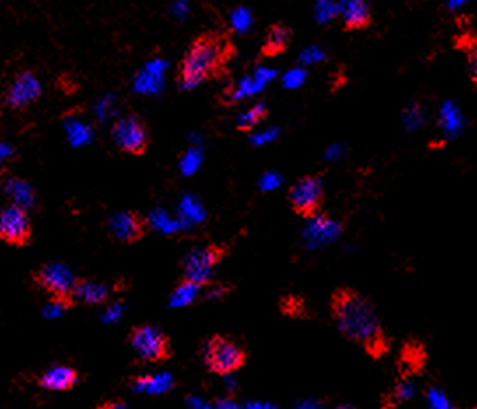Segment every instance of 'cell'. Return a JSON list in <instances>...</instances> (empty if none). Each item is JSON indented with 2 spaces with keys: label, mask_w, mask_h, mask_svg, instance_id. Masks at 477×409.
I'll list each match as a JSON object with an SVG mask.
<instances>
[{
  "label": "cell",
  "mask_w": 477,
  "mask_h": 409,
  "mask_svg": "<svg viewBox=\"0 0 477 409\" xmlns=\"http://www.w3.org/2000/svg\"><path fill=\"white\" fill-rule=\"evenodd\" d=\"M463 2H449V8H458V6H462Z\"/></svg>",
  "instance_id": "e575fe53"
},
{
  "label": "cell",
  "mask_w": 477,
  "mask_h": 409,
  "mask_svg": "<svg viewBox=\"0 0 477 409\" xmlns=\"http://www.w3.org/2000/svg\"><path fill=\"white\" fill-rule=\"evenodd\" d=\"M69 306H70L69 302H63V300L51 299V302L46 304V307H44V311H42V313H44L46 318L53 320V318H58L60 314H62L63 311H65Z\"/></svg>",
  "instance_id": "603a6c76"
},
{
  "label": "cell",
  "mask_w": 477,
  "mask_h": 409,
  "mask_svg": "<svg viewBox=\"0 0 477 409\" xmlns=\"http://www.w3.org/2000/svg\"><path fill=\"white\" fill-rule=\"evenodd\" d=\"M325 55H323V51H319V50H316V48H312V50H307V51H304V55H302V62H316V60H319V58H323Z\"/></svg>",
  "instance_id": "83f0119b"
},
{
  "label": "cell",
  "mask_w": 477,
  "mask_h": 409,
  "mask_svg": "<svg viewBox=\"0 0 477 409\" xmlns=\"http://www.w3.org/2000/svg\"><path fill=\"white\" fill-rule=\"evenodd\" d=\"M130 346L144 362H163L172 355L167 335L151 325H139L130 332Z\"/></svg>",
  "instance_id": "52a82bcc"
},
{
  "label": "cell",
  "mask_w": 477,
  "mask_h": 409,
  "mask_svg": "<svg viewBox=\"0 0 477 409\" xmlns=\"http://www.w3.org/2000/svg\"><path fill=\"white\" fill-rule=\"evenodd\" d=\"M111 295V288L105 283L91 281V279H79L74 288V297L86 304H104Z\"/></svg>",
  "instance_id": "9a60e30c"
},
{
  "label": "cell",
  "mask_w": 477,
  "mask_h": 409,
  "mask_svg": "<svg viewBox=\"0 0 477 409\" xmlns=\"http://www.w3.org/2000/svg\"><path fill=\"white\" fill-rule=\"evenodd\" d=\"M147 227V218L137 211H121L109 218V234L123 244H133L142 239Z\"/></svg>",
  "instance_id": "9c48e42d"
},
{
  "label": "cell",
  "mask_w": 477,
  "mask_h": 409,
  "mask_svg": "<svg viewBox=\"0 0 477 409\" xmlns=\"http://www.w3.org/2000/svg\"><path fill=\"white\" fill-rule=\"evenodd\" d=\"M30 222L27 211L18 206H7L0 211V239L7 244L23 246L30 239Z\"/></svg>",
  "instance_id": "30bf717a"
},
{
  "label": "cell",
  "mask_w": 477,
  "mask_h": 409,
  "mask_svg": "<svg viewBox=\"0 0 477 409\" xmlns=\"http://www.w3.org/2000/svg\"><path fill=\"white\" fill-rule=\"evenodd\" d=\"M98 409H128V408H126L125 402L112 401V402H105V404H102Z\"/></svg>",
  "instance_id": "4dcf8cb0"
},
{
  "label": "cell",
  "mask_w": 477,
  "mask_h": 409,
  "mask_svg": "<svg viewBox=\"0 0 477 409\" xmlns=\"http://www.w3.org/2000/svg\"><path fill=\"white\" fill-rule=\"evenodd\" d=\"M63 127H65V134L72 146H84L91 141V138H93L91 128L88 127L86 123H83V121L77 120V118H74V116L67 118Z\"/></svg>",
  "instance_id": "ac0fdd59"
},
{
  "label": "cell",
  "mask_w": 477,
  "mask_h": 409,
  "mask_svg": "<svg viewBox=\"0 0 477 409\" xmlns=\"http://www.w3.org/2000/svg\"><path fill=\"white\" fill-rule=\"evenodd\" d=\"M77 383V370L72 367L58 366L46 370L39 380V384L49 391H63L70 390Z\"/></svg>",
  "instance_id": "5bb4252c"
},
{
  "label": "cell",
  "mask_w": 477,
  "mask_h": 409,
  "mask_svg": "<svg viewBox=\"0 0 477 409\" xmlns=\"http://www.w3.org/2000/svg\"><path fill=\"white\" fill-rule=\"evenodd\" d=\"M112 141L126 155L140 156L149 148V128L137 114H128L112 125Z\"/></svg>",
  "instance_id": "8992f818"
},
{
  "label": "cell",
  "mask_w": 477,
  "mask_h": 409,
  "mask_svg": "<svg viewBox=\"0 0 477 409\" xmlns=\"http://www.w3.org/2000/svg\"><path fill=\"white\" fill-rule=\"evenodd\" d=\"M13 153H14L13 146H9V145H0V163L6 162V160L9 159V156L13 155Z\"/></svg>",
  "instance_id": "f546056e"
},
{
  "label": "cell",
  "mask_w": 477,
  "mask_h": 409,
  "mask_svg": "<svg viewBox=\"0 0 477 409\" xmlns=\"http://www.w3.org/2000/svg\"><path fill=\"white\" fill-rule=\"evenodd\" d=\"M228 253L227 244H207L195 248L182 258V279L193 285H209L213 271Z\"/></svg>",
  "instance_id": "277c9868"
},
{
  "label": "cell",
  "mask_w": 477,
  "mask_h": 409,
  "mask_svg": "<svg viewBox=\"0 0 477 409\" xmlns=\"http://www.w3.org/2000/svg\"><path fill=\"white\" fill-rule=\"evenodd\" d=\"M291 32L290 27L283 25V23H274L269 30H267L265 41L262 44V57L272 58L277 55L284 53L291 43Z\"/></svg>",
  "instance_id": "4fadbf2b"
},
{
  "label": "cell",
  "mask_w": 477,
  "mask_h": 409,
  "mask_svg": "<svg viewBox=\"0 0 477 409\" xmlns=\"http://www.w3.org/2000/svg\"><path fill=\"white\" fill-rule=\"evenodd\" d=\"M231 23H234V29L238 32H244L251 25V15H249L248 9H237L231 16Z\"/></svg>",
  "instance_id": "7402d4cb"
},
{
  "label": "cell",
  "mask_w": 477,
  "mask_h": 409,
  "mask_svg": "<svg viewBox=\"0 0 477 409\" xmlns=\"http://www.w3.org/2000/svg\"><path fill=\"white\" fill-rule=\"evenodd\" d=\"M174 384L172 376L167 373L151 374V376H140L133 381V390L139 394H149V395H160L168 391Z\"/></svg>",
  "instance_id": "e0dca14e"
},
{
  "label": "cell",
  "mask_w": 477,
  "mask_h": 409,
  "mask_svg": "<svg viewBox=\"0 0 477 409\" xmlns=\"http://www.w3.org/2000/svg\"><path fill=\"white\" fill-rule=\"evenodd\" d=\"M203 362L210 373L230 376L246 363V351L241 344L223 335H214L203 346Z\"/></svg>",
  "instance_id": "3957f363"
},
{
  "label": "cell",
  "mask_w": 477,
  "mask_h": 409,
  "mask_svg": "<svg viewBox=\"0 0 477 409\" xmlns=\"http://www.w3.org/2000/svg\"><path fill=\"white\" fill-rule=\"evenodd\" d=\"M332 316L344 337L360 344L368 355L379 358L388 351L389 342L375 307L356 290H335L332 297Z\"/></svg>",
  "instance_id": "6da1fadb"
},
{
  "label": "cell",
  "mask_w": 477,
  "mask_h": 409,
  "mask_svg": "<svg viewBox=\"0 0 477 409\" xmlns=\"http://www.w3.org/2000/svg\"><path fill=\"white\" fill-rule=\"evenodd\" d=\"M223 293H227V286H220V285H209V288H207L206 295L207 297H220L223 295Z\"/></svg>",
  "instance_id": "f1b7e54d"
},
{
  "label": "cell",
  "mask_w": 477,
  "mask_h": 409,
  "mask_svg": "<svg viewBox=\"0 0 477 409\" xmlns=\"http://www.w3.org/2000/svg\"><path fill=\"white\" fill-rule=\"evenodd\" d=\"M121 313H123V306L121 304H112V306H109L107 309L104 311V314H102V320L105 321V323H114V321H118L119 318H121Z\"/></svg>",
  "instance_id": "d4e9b609"
},
{
  "label": "cell",
  "mask_w": 477,
  "mask_h": 409,
  "mask_svg": "<svg viewBox=\"0 0 477 409\" xmlns=\"http://www.w3.org/2000/svg\"><path fill=\"white\" fill-rule=\"evenodd\" d=\"M200 288H202V286L193 285V283L182 279V281L175 286L174 292H172L170 307H184L188 306V304H192L193 300L196 299V295L200 293Z\"/></svg>",
  "instance_id": "ffe728a7"
},
{
  "label": "cell",
  "mask_w": 477,
  "mask_h": 409,
  "mask_svg": "<svg viewBox=\"0 0 477 409\" xmlns=\"http://www.w3.org/2000/svg\"><path fill=\"white\" fill-rule=\"evenodd\" d=\"M298 409H323V408L319 404H316V402H302V404L298 405Z\"/></svg>",
  "instance_id": "836d02e7"
},
{
  "label": "cell",
  "mask_w": 477,
  "mask_h": 409,
  "mask_svg": "<svg viewBox=\"0 0 477 409\" xmlns=\"http://www.w3.org/2000/svg\"><path fill=\"white\" fill-rule=\"evenodd\" d=\"M4 190H6V194L9 195L11 201H13V206H18V208H21L23 211L34 208L35 194L27 181L20 180V177H11V180H7L6 185H4Z\"/></svg>",
  "instance_id": "2e32d148"
},
{
  "label": "cell",
  "mask_w": 477,
  "mask_h": 409,
  "mask_svg": "<svg viewBox=\"0 0 477 409\" xmlns=\"http://www.w3.org/2000/svg\"><path fill=\"white\" fill-rule=\"evenodd\" d=\"M304 79H305L304 69H293V71H290L284 76V86H286V88H297V86H300L302 83H304Z\"/></svg>",
  "instance_id": "cb8c5ba5"
},
{
  "label": "cell",
  "mask_w": 477,
  "mask_h": 409,
  "mask_svg": "<svg viewBox=\"0 0 477 409\" xmlns=\"http://www.w3.org/2000/svg\"><path fill=\"white\" fill-rule=\"evenodd\" d=\"M235 53L230 37L221 32L200 34L188 46L177 69V85L193 90L220 74Z\"/></svg>",
  "instance_id": "7a4b0ae2"
},
{
  "label": "cell",
  "mask_w": 477,
  "mask_h": 409,
  "mask_svg": "<svg viewBox=\"0 0 477 409\" xmlns=\"http://www.w3.org/2000/svg\"><path fill=\"white\" fill-rule=\"evenodd\" d=\"M269 116V109L263 102L256 104L251 109H248L246 113H242L237 120V130L238 132H249L256 127L258 123H262L263 120H267Z\"/></svg>",
  "instance_id": "d6986e66"
},
{
  "label": "cell",
  "mask_w": 477,
  "mask_h": 409,
  "mask_svg": "<svg viewBox=\"0 0 477 409\" xmlns=\"http://www.w3.org/2000/svg\"><path fill=\"white\" fill-rule=\"evenodd\" d=\"M340 18H342V29L346 32H354L370 27L372 15L370 8L361 0H349L339 4Z\"/></svg>",
  "instance_id": "7c38bea8"
},
{
  "label": "cell",
  "mask_w": 477,
  "mask_h": 409,
  "mask_svg": "<svg viewBox=\"0 0 477 409\" xmlns=\"http://www.w3.org/2000/svg\"><path fill=\"white\" fill-rule=\"evenodd\" d=\"M325 201L323 183L319 176H304L295 181L288 190V202L297 216L312 220L319 215Z\"/></svg>",
  "instance_id": "5b68a950"
},
{
  "label": "cell",
  "mask_w": 477,
  "mask_h": 409,
  "mask_svg": "<svg viewBox=\"0 0 477 409\" xmlns=\"http://www.w3.org/2000/svg\"><path fill=\"white\" fill-rule=\"evenodd\" d=\"M281 183V176H277V174L274 173H269L263 176V180L260 181V187H262V190H272V188H276L277 185Z\"/></svg>",
  "instance_id": "4316f807"
},
{
  "label": "cell",
  "mask_w": 477,
  "mask_h": 409,
  "mask_svg": "<svg viewBox=\"0 0 477 409\" xmlns=\"http://www.w3.org/2000/svg\"><path fill=\"white\" fill-rule=\"evenodd\" d=\"M35 283L42 290L51 295V299L63 300V302H72L74 288H76L77 279L74 278L72 271L62 262H49L42 265L34 274Z\"/></svg>",
  "instance_id": "ba28073f"
},
{
  "label": "cell",
  "mask_w": 477,
  "mask_h": 409,
  "mask_svg": "<svg viewBox=\"0 0 477 409\" xmlns=\"http://www.w3.org/2000/svg\"><path fill=\"white\" fill-rule=\"evenodd\" d=\"M41 92L42 88L39 79L32 72H21L7 88L6 104L14 107V109H21V107H27L32 102H35L39 95H41Z\"/></svg>",
  "instance_id": "8fae6325"
},
{
  "label": "cell",
  "mask_w": 477,
  "mask_h": 409,
  "mask_svg": "<svg viewBox=\"0 0 477 409\" xmlns=\"http://www.w3.org/2000/svg\"><path fill=\"white\" fill-rule=\"evenodd\" d=\"M412 394H414L412 383H409V381H402V383L396 387L395 398L396 401H407V398L412 397Z\"/></svg>",
  "instance_id": "484cf974"
},
{
  "label": "cell",
  "mask_w": 477,
  "mask_h": 409,
  "mask_svg": "<svg viewBox=\"0 0 477 409\" xmlns=\"http://www.w3.org/2000/svg\"><path fill=\"white\" fill-rule=\"evenodd\" d=\"M244 409H277L276 405H270V404H260V402H251V404L248 405H242Z\"/></svg>",
  "instance_id": "1f68e13d"
},
{
  "label": "cell",
  "mask_w": 477,
  "mask_h": 409,
  "mask_svg": "<svg viewBox=\"0 0 477 409\" xmlns=\"http://www.w3.org/2000/svg\"><path fill=\"white\" fill-rule=\"evenodd\" d=\"M0 176H2V169H0Z\"/></svg>",
  "instance_id": "74e56055"
},
{
  "label": "cell",
  "mask_w": 477,
  "mask_h": 409,
  "mask_svg": "<svg viewBox=\"0 0 477 409\" xmlns=\"http://www.w3.org/2000/svg\"><path fill=\"white\" fill-rule=\"evenodd\" d=\"M277 132L276 130H272V132H265V134H262V135H258L260 139H256V141H253V142H256V145H262V142H265V141H270V135H276Z\"/></svg>",
  "instance_id": "d6a6232c"
},
{
  "label": "cell",
  "mask_w": 477,
  "mask_h": 409,
  "mask_svg": "<svg viewBox=\"0 0 477 409\" xmlns=\"http://www.w3.org/2000/svg\"><path fill=\"white\" fill-rule=\"evenodd\" d=\"M337 409H353V408H349V405H340V408H337Z\"/></svg>",
  "instance_id": "8d00e7d4"
},
{
  "label": "cell",
  "mask_w": 477,
  "mask_h": 409,
  "mask_svg": "<svg viewBox=\"0 0 477 409\" xmlns=\"http://www.w3.org/2000/svg\"><path fill=\"white\" fill-rule=\"evenodd\" d=\"M426 398L428 404H430V409H455L451 402H449V398L444 395V391H441L438 388H430L426 394Z\"/></svg>",
  "instance_id": "44dd1931"
},
{
  "label": "cell",
  "mask_w": 477,
  "mask_h": 409,
  "mask_svg": "<svg viewBox=\"0 0 477 409\" xmlns=\"http://www.w3.org/2000/svg\"><path fill=\"white\" fill-rule=\"evenodd\" d=\"M202 409H217V408H216V405H207V404H203V405H202Z\"/></svg>",
  "instance_id": "d590c367"
}]
</instances>
